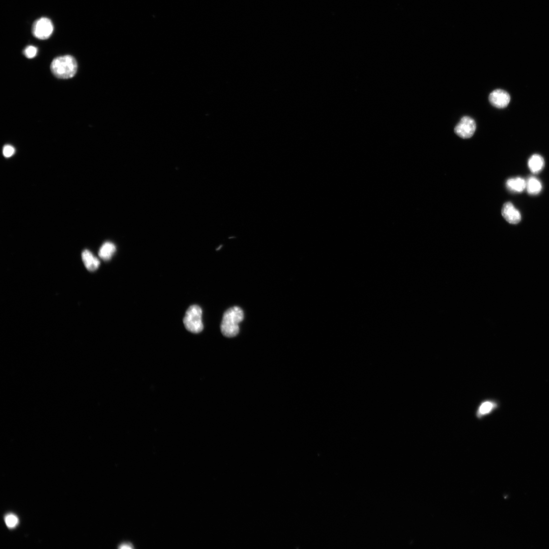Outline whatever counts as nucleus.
Listing matches in <instances>:
<instances>
[{"label":"nucleus","mask_w":549,"mask_h":549,"mask_svg":"<svg viewBox=\"0 0 549 549\" xmlns=\"http://www.w3.org/2000/svg\"><path fill=\"white\" fill-rule=\"evenodd\" d=\"M244 312L237 306L228 309L224 314L221 330L224 336L231 338L236 336L239 333V324L243 321Z\"/></svg>","instance_id":"f257e3e1"},{"label":"nucleus","mask_w":549,"mask_h":549,"mask_svg":"<svg viewBox=\"0 0 549 549\" xmlns=\"http://www.w3.org/2000/svg\"><path fill=\"white\" fill-rule=\"evenodd\" d=\"M50 70L52 74L59 78H71L76 73L77 64L74 57L66 55L55 58L50 65Z\"/></svg>","instance_id":"f03ea898"},{"label":"nucleus","mask_w":549,"mask_h":549,"mask_svg":"<svg viewBox=\"0 0 549 549\" xmlns=\"http://www.w3.org/2000/svg\"><path fill=\"white\" fill-rule=\"evenodd\" d=\"M202 315V311L200 306L193 305L188 308L183 321L188 331L194 334L202 332L203 329Z\"/></svg>","instance_id":"7ed1b4c3"},{"label":"nucleus","mask_w":549,"mask_h":549,"mask_svg":"<svg viewBox=\"0 0 549 549\" xmlns=\"http://www.w3.org/2000/svg\"><path fill=\"white\" fill-rule=\"evenodd\" d=\"M53 31V25L51 20L47 18H41L36 20L32 26V33L37 38L46 40L50 37Z\"/></svg>","instance_id":"20e7f679"},{"label":"nucleus","mask_w":549,"mask_h":549,"mask_svg":"<svg viewBox=\"0 0 549 549\" xmlns=\"http://www.w3.org/2000/svg\"><path fill=\"white\" fill-rule=\"evenodd\" d=\"M476 128V123L472 118L468 116L463 117L454 129L455 133L462 139H470L472 137Z\"/></svg>","instance_id":"39448f33"},{"label":"nucleus","mask_w":549,"mask_h":549,"mask_svg":"<svg viewBox=\"0 0 549 549\" xmlns=\"http://www.w3.org/2000/svg\"><path fill=\"white\" fill-rule=\"evenodd\" d=\"M491 104L498 108H503L509 105L511 97L509 93L504 90L498 89L493 91L489 96Z\"/></svg>","instance_id":"423d86ee"},{"label":"nucleus","mask_w":549,"mask_h":549,"mask_svg":"<svg viewBox=\"0 0 549 549\" xmlns=\"http://www.w3.org/2000/svg\"><path fill=\"white\" fill-rule=\"evenodd\" d=\"M502 215L506 221L511 224H517L521 220L520 213L510 202H506L503 204Z\"/></svg>","instance_id":"0eeeda50"},{"label":"nucleus","mask_w":549,"mask_h":549,"mask_svg":"<svg viewBox=\"0 0 549 549\" xmlns=\"http://www.w3.org/2000/svg\"><path fill=\"white\" fill-rule=\"evenodd\" d=\"M498 406L497 403L491 400H485L480 402L478 406L475 416L477 419L482 420L491 414Z\"/></svg>","instance_id":"6e6552de"},{"label":"nucleus","mask_w":549,"mask_h":549,"mask_svg":"<svg viewBox=\"0 0 549 549\" xmlns=\"http://www.w3.org/2000/svg\"><path fill=\"white\" fill-rule=\"evenodd\" d=\"M82 259L88 270L93 272L98 270L100 266V261L89 250H85L82 253Z\"/></svg>","instance_id":"1a4fd4ad"},{"label":"nucleus","mask_w":549,"mask_h":549,"mask_svg":"<svg viewBox=\"0 0 549 549\" xmlns=\"http://www.w3.org/2000/svg\"><path fill=\"white\" fill-rule=\"evenodd\" d=\"M506 185L507 188L511 191L521 192L526 188V182L523 178L516 177L507 180Z\"/></svg>","instance_id":"9d476101"},{"label":"nucleus","mask_w":549,"mask_h":549,"mask_svg":"<svg viewBox=\"0 0 549 549\" xmlns=\"http://www.w3.org/2000/svg\"><path fill=\"white\" fill-rule=\"evenodd\" d=\"M528 164L531 172L533 173H538L544 168L545 161L541 155L534 154L529 159Z\"/></svg>","instance_id":"9b49d317"},{"label":"nucleus","mask_w":549,"mask_h":549,"mask_svg":"<svg viewBox=\"0 0 549 549\" xmlns=\"http://www.w3.org/2000/svg\"><path fill=\"white\" fill-rule=\"evenodd\" d=\"M116 251L115 244L107 242L104 243L99 251L100 257L104 260H109L113 256Z\"/></svg>","instance_id":"f8f14e48"},{"label":"nucleus","mask_w":549,"mask_h":549,"mask_svg":"<svg viewBox=\"0 0 549 549\" xmlns=\"http://www.w3.org/2000/svg\"><path fill=\"white\" fill-rule=\"evenodd\" d=\"M526 188L528 193L531 195H536L540 193L542 189L541 182L537 178L531 177L526 182Z\"/></svg>","instance_id":"ddd939ff"},{"label":"nucleus","mask_w":549,"mask_h":549,"mask_svg":"<svg viewBox=\"0 0 549 549\" xmlns=\"http://www.w3.org/2000/svg\"><path fill=\"white\" fill-rule=\"evenodd\" d=\"M5 521L6 525L10 528L16 527L19 524L18 518L14 514H9L6 516Z\"/></svg>","instance_id":"4468645a"},{"label":"nucleus","mask_w":549,"mask_h":549,"mask_svg":"<svg viewBox=\"0 0 549 549\" xmlns=\"http://www.w3.org/2000/svg\"><path fill=\"white\" fill-rule=\"evenodd\" d=\"M37 48L34 46H30L27 47L24 51L25 56L29 59L34 58L37 53Z\"/></svg>","instance_id":"2eb2a0df"},{"label":"nucleus","mask_w":549,"mask_h":549,"mask_svg":"<svg viewBox=\"0 0 549 549\" xmlns=\"http://www.w3.org/2000/svg\"><path fill=\"white\" fill-rule=\"evenodd\" d=\"M15 149L10 145H6L3 149V155L6 158L12 156L15 153Z\"/></svg>","instance_id":"dca6fc26"}]
</instances>
